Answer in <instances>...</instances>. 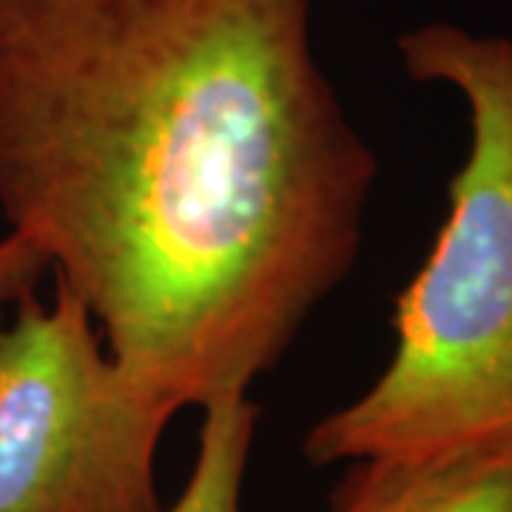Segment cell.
<instances>
[{
  "mask_svg": "<svg viewBox=\"0 0 512 512\" xmlns=\"http://www.w3.org/2000/svg\"><path fill=\"white\" fill-rule=\"evenodd\" d=\"M0 322V512H163L157 450L174 404L111 359L92 311L52 299Z\"/></svg>",
  "mask_w": 512,
  "mask_h": 512,
  "instance_id": "obj_3",
  "label": "cell"
},
{
  "mask_svg": "<svg viewBox=\"0 0 512 512\" xmlns=\"http://www.w3.org/2000/svg\"><path fill=\"white\" fill-rule=\"evenodd\" d=\"M313 0H0V217L148 393H248L359 256Z\"/></svg>",
  "mask_w": 512,
  "mask_h": 512,
  "instance_id": "obj_1",
  "label": "cell"
},
{
  "mask_svg": "<svg viewBox=\"0 0 512 512\" xmlns=\"http://www.w3.org/2000/svg\"><path fill=\"white\" fill-rule=\"evenodd\" d=\"M325 512H512V436L348 461Z\"/></svg>",
  "mask_w": 512,
  "mask_h": 512,
  "instance_id": "obj_4",
  "label": "cell"
},
{
  "mask_svg": "<svg viewBox=\"0 0 512 512\" xmlns=\"http://www.w3.org/2000/svg\"><path fill=\"white\" fill-rule=\"evenodd\" d=\"M46 274L49 265L35 245L9 231L0 237V311L12 308L23 296L40 291Z\"/></svg>",
  "mask_w": 512,
  "mask_h": 512,
  "instance_id": "obj_6",
  "label": "cell"
},
{
  "mask_svg": "<svg viewBox=\"0 0 512 512\" xmlns=\"http://www.w3.org/2000/svg\"><path fill=\"white\" fill-rule=\"evenodd\" d=\"M407 74L467 103L470 151L439 237L393 305V356L313 424V467L512 436V37L427 23L399 37Z\"/></svg>",
  "mask_w": 512,
  "mask_h": 512,
  "instance_id": "obj_2",
  "label": "cell"
},
{
  "mask_svg": "<svg viewBox=\"0 0 512 512\" xmlns=\"http://www.w3.org/2000/svg\"><path fill=\"white\" fill-rule=\"evenodd\" d=\"M259 424L248 393H228L202 407L200 441L180 498L163 512H245V473Z\"/></svg>",
  "mask_w": 512,
  "mask_h": 512,
  "instance_id": "obj_5",
  "label": "cell"
}]
</instances>
